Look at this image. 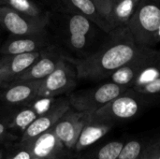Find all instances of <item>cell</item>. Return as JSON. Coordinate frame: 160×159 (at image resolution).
<instances>
[{"mask_svg": "<svg viewBox=\"0 0 160 159\" xmlns=\"http://www.w3.org/2000/svg\"><path fill=\"white\" fill-rule=\"evenodd\" d=\"M52 11L81 14L96 23L105 33H109L105 18L92 0H60L57 8Z\"/></svg>", "mask_w": 160, "mask_h": 159, "instance_id": "16", "label": "cell"}, {"mask_svg": "<svg viewBox=\"0 0 160 159\" xmlns=\"http://www.w3.org/2000/svg\"><path fill=\"white\" fill-rule=\"evenodd\" d=\"M140 159H160V136L143 147Z\"/></svg>", "mask_w": 160, "mask_h": 159, "instance_id": "24", "label": "cell"}, {"mask_svg": "<svg viewBox=\"0 0 160 159\" xmlns=\"http://www.w3.org/2000/svg\"><path fill=\"white\" fill-rule=\"evenodd\" d=\"M21 147L25 148L32 157L42 158H62L63 153L67 150L52 128L40 134L33 141L22 145Z\"/></svg>", "mask_w": 160, "mask_h": 159, "instance_id": "14", "label": "cell"}, {"mask_svg": "<svg viewBox=\"0 0 160 159\" xmlns=\"http://www.w3.org/2000/svg\"><path fill=\"white\" fill-rule=\"evenodd\" d=\"M1 29H2V27L0 26V35H1Z\"/></svg>", "mask_w": 160, "mask_h": 159, "instance_id": "33", "label": "cell"}, {"mask_svg": "<svg viewBox=\"0 0 160 159\" xmlns=\"http://www.w3.org/2000/svg\"><path fill=\"white\" fill-rule=\"evenodd\" d=\"M92 1L97 6L98 9L99 10V12L105 18V21H106V17L108 16V14L110 13L112 7V5L110 2V0H92Z\"/></svg>", "mask_w": 160, "mask_h": 159, "instance_id": "25", "label": "cell"}, {"mask_svg": "<svg viewBox=\"0 0 160 159\" xmlns=\"http://www.w3.org/2000/svg\"><path fill=\"white\" fill-rule=\"evenodd\" d=\"M114 126L115 125L112 123L92 119L89 116V120L84 125L76 142L74 150L80 153L88 149L99 140H101L106 134H108Z\"/></svg>", "mask_w": 160, "mask_h": 159, "instance_id": "17", "label": "cell"}, {"mask_svg": "<svg viewBox=\"0 0 160 159\" xmlns=\"http://www.w3.org/2000/svg\"><path fill=\"white\" fill-rule=\"evenodd\" d=\"M31 158H32L31 154H30V153H29L25 148L20 147V149H19L16 153H14V154H12V155L8 156V157H4V158L3 159H31Z\"/></svg>", "mask_w": 160, "mask_h": 159, "instance_id": "26", "label": "cell"}, {"mask_svg": "<svg viewBox=\"0 0 160 159\" xmlns=\"http://www.w3.org/2000/svg\"><path fill=\"white\" fill-rule=\"evenodd\" d=\"M155 97L141 95L129 88L109 103L89 114L90 118L114 125L138 117L145 109L155 103Z\"/></svg>", "mask_w": 160, "mask_h": 159, "instance_id": "3", "label": "cell"}, {"mask_svg": "<svg viewBox=\"0 0 160 159\" xmlns=\"http://www.w3.org/2000/svg\"><path fill=\"white\" fill-rule=\"evenodd\" d=\"M44 50L14 55H1L0 78L4 84L16 80L43 53Z\"/></svg>", "mask_w": 160, "mask_h": 159, "instance_id": "12", "label": "cell"}, {"mask_svg": "<svg viewBox=\"0 0 160 159\" xmlns=\"http://www.w3.org/2000/svg\"><path fill=\"white\" fill-rule=\"evenodd\" d=\"M43 3H45L52 10H55L59 5L60 0H42Z\"/></svg>", "mask_w": 160, "mask_h": 159, "instance_id": "28", "label": "cell"}, {"mask_svg": "<svg viewBox=\"0 0 160 159\" xmlns=\"http://www.w3.org/2000/svg\"><path fill=\"white\" fill-rule=\"evenodd\" d=\"M63 55L61 50L57 47L52 45L48 47L44 50L41 56L13 82L40 81L45 79L54 70L58 61Z\"/></svg>", "mask_w": 160, "mask_h": 159, "instance_id": "13", "label": "cell"}, {"mask_svg": "<svg viewBox=\"0 0 160 159\" xmlns=\"http://www.w3.org/2000/svg\"><path fill=\"white\" fill-rule=\"evenodd\" d=\"M89 120V113L68 109L52 127L67 150H74L79 136Z\"/></svg>", "mask_w": 160, "mask_h": 159, "instance_id": "10", "label": "cell"}, {"mask_svg": "<svg viewBox=\"0 0 160 159\" xmlns=\"http://www.w3.org/2000/svg\"><path fill=\"white\" fill-rule=\"evenodd\" d=\"M118 1H119V0H110V2L112 3V6H113L116 2H118Z\"/></svg>", "mask_w": 160, "mask_h": 159, "instance_id": "31", "label": "cell"}, {"mask_svg": "<svg viewBox=\"0 0 160 159\" xmlns=\"http://www.w3.org/2000/svg\"><path fill=\"white\" fill-rule=\"evenodd\" d=\"M124 144L123 141L109 142L91 153L86 159H117Z\"/></svg>", "mask_w": 160, "mask_h": 159, "instance_id": "21", "label": "cell"}, {"mask_svg": "<svg viewBox=\"0 0 160 159\" xmlns=\"http://www.w3.org/2000/svg\"><path fill=\"white\" fill-rule=\"evenodd\" d=\"M78 80L74 65L68 58L63 55L54 70L42 80L37 99H47L68 95L76 87Z\"/></svg>", "mask_w": 160, "mask_h": 159, "instance_id": "6", "label": "cell"}, {"mask_svg": "<svg viewBox=\"0 0 160 159\" xmlns=\"http://www.w3.org/2000/svg\"><path fill=\"white\" fill-rule=\"evenodd\" d=\"M128 27L142 46L160 42V0H141Z\"/></svg>", "mask_w": 160, "mask_h": 159, "instance_id": "4", "label": "cell"}, {"mask_svg": "<svg viewBox=\"0 0 160 159\" xmlns=\"http://www.w3.org/2000/svg\"><path fill=\"white\" fill-rule=\"evenodd\" d=\"M9 127H8V122L0 121V142H3L6 138L9 136Z\"/></svg>", "mask_w": 160, "mask_h": 159, "instance_id": "27", "label": "cell"}, {"mask_svg": "<svg viewBox=\"0 0 160 159\" xmlns=\"http://www.w3.org/2000/svg\"><path fill=\"white\" fill-rule=\"evenodd\" d=\"M128 89V86L110 81L93 88L72 91L68 95V98L72 109L91 114Z\"/></svg>", "mask_w": 160, "mask_h": 159, "instance_id": "5", "label": "cell"}, {"mask_svg": "<svg viewBox=\"0 0 160 159\" xmlns=\"http://www.w3.org/2000/svg\"><path fill=\"white\" fill-rule=\"evenodd\" d=\"M40 81L11 82L4 84L6 87L0 95V100L9 105H24L37 99Z\"/></svg>", "mask_w": 160, "mask_h": 159, "instance_id": "15", "label": "cell"}, {"mask_svg": "<svg viewBox=\"0 0 160 159\" xmlns=\"http://www.w3.org/2000/svg\"><path fill=\"white\" fill-rule=\"evenodd\" d=\"M4 158V152L0 150V159Z\"/></svg>", "mask_w": 160, "mask_h": 159, "instance_id": "30", "label": "cell"}, {"mask_svg": "<svg viewBox=\"0 0 160 159\" xmlns=\"http://www.w3.org/2000/svg\"><path fill=\"white\" fill-rule=\"evenodd\" d=\"M130 88L137 93L146 97H155L160 96V75L142 83L133 85Z\"/></svg>", "mask_w": 160, "mask_h": 159, "instance_id": "22", "label": "cell"}, {"mask_svg": "<svg viewBox=\"0 0 160 159\" xmlns=\"http://www.w3.org/2000/svg\"><path fill=\"white\" fill-rule=\"evenodd\" d=\"M52 46L48 33L30 36H12L0 45V55L34 52Z\"/></svg>", "mask_w": 160, "mask_h": 159, "instance_id": "11", "label": "cell"}, {"mask_svg": "<svg viewBox=\"0 0 160 159\" xmlns=\"http://www.w3.org/2000/svg\"><path fill=\"white\" fill-rule=\"evenodd\" d=\"M0 26L12 36H30L48 33L47 25L5 5H0Z\"/></svg>", "mask_w": 160, "mask_h": 159, "instance_id": "8", "label": "cell"}, {"mask_svg": "<svg viewBox=\"0 0 160 159\" xmlns=\"http://www.w3.org/2000/svg\"><path fill=\"white\" fill-rule=\"evenodd\" d=\"M31 159H62V158H59V157H50V158H42V157H32V158Z\"/></svg>", "mask_w": 160, "mask_h": 159, "instance_id": "29", "label": "cell"}, {"mask_svg": "<svg viewBox=\"0 0 160 159\" xmlns=\"http://www.w3.org/2000/svg\"><path fill=\"white\" fill-rule=\"evenodd\" d=\"M39 114L40 112L38 109L34 107H24L16 112L8 121V127L9 129H15L22 133Z\"/></svg>", "mask_w": 160, "mask_h": 159, "instance_id": "20", "label": "cell"}, {"mask_svg": "<svg viewBox=\"0 0 160 159\" xmlns=\"http://www.w3.org/2000/svg\"><path fill=\"white\" fill-rule=\"evenodd\" d=\"M3 84H4V83L2 82V81H1V78H0V86H2Z\"/></svg>", "mask_w": 160, "mask_h": 159, "instance_id": "32", "label": "cell"}, {"mask_svg": "<svg viewBox=\"0 0 160 159\" xmlns=\"http://www.w3.org/2000/svg\"><path fill=\"white\" fill-rule=\"evenodd\" d=\"M160 61V51L154 47H146L141 50L130 61L115 70L109 80L117 84L131 87L133 82L146 69Z\"/></svg>", "mask_w": 160, "mask_h": 159, "instance_id": "7", "label": "cell"}, {"mask_svg": "<svg viewBox=\"0 0 160 159\" xmlns=\"http://www.w3.org/2000/svg\"><path fill=\"white\" fill-rule=\"evenodd\" d=\"M143 150L142 142L139 140H131L125 142L117 159H140Z\"/></svg>", "mask_w": 160, "mask_h": 159, "instance_id": "23", "label": "cell"}, {"mask_svg": "<svg viewBox=\"0 0 160 159\" xmlns=\"http://www.w3.org/2000/svg\"><path fill=\"white\" fill-rule=\"evenodd\" d=\"M0 57H1V55H0Z\"/></svg>", "mask_w": 160, "mask_h": 159, "instance_id": "34", "label": "cell"}, {"mask_svg": "<svg viewBox=\"0 0 160 159\" xmlns=\"http://www.w3.org/2000/svg\"><path fill=\"white\" fill-rule=\"evenodd\" d=\"M68 97L54 101V103L44 112L40 113L35 121L22 132L20 141V146L28 143L40 134L52 129L62 115L70 109Z\"/></svg>", "mask_w": 160, "mask_h": 159, "instance_id": "9", "label": "cell"}, {"mask_svg": "<svg viewBox=\"0 0 160 159\" xmlns=\"http://www.w3.org/2000/svg\"><path fill=\"white\" fill-rule=\"evenodd\" d=\"M143 46L137 43L128 26L108 33V37L90 55L68 58L74 65L78 79L101 81L109 77L138 54Z\"/></svg>", "mask_w": 160, "mask_h": 159, "instance_id": "1", "label": "cell"}, {"mask_svg": "<svg viewBox=\"0 0 160 159\" xmlns=\"http://www.w3.org/2000/svg\"><path fill=\"white\" fill-rule=\"evenodd\" d=\"M0 5L8 6L47 26L50 23L52 12L33 0H0Z\"/></svg>", "mask_w": 160, "mask_h": 159, "instance_id": "19", "label": "cell"}, {"mask_svg": "<svg viewBox=\"0 0 160 159\" xmlns=\"http://www.w3.org/2000/svg\"><path fill=\"white\" fill-rule=\"evenodd\" d=\"M141 0H119L116 2L106 17L109 32L119 27L128 26Z\"/></svg>", "mask_w": 160, "mask_h": 159, "instance_id": "18", "label": "cell"}, {"mask_svg": "<svg viewBox=\"0 0 160 159\" xmlns=\"http://www.w3.org/2000/svg\"><path fill=\"white\" fill-rule=\"evenodd\" d=\"M57 16L58 35L62 45L76 58H83L92 53L91 47L97 40L100 28L86 17L78 13L53 11Z\"/></svg>", "mask_w": 160, "mask_h": 159, "instance_id": "2", "label": "cell"}]
</instances>
